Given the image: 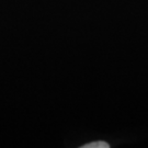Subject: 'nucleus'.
Listing matches in <instances>:
<instances>
[{
    "instance_id": "f257e3e1",
    "label": "nucleus",
    "mask_w": 148,
    "mask_h": 148,
    "mask_svg": "<svg viewBox=\"0 0 148 148\" xmlns=\"http://www.w3.org/2000/svg\"><path fill=\"white\" fill-rule=\"evenodd\" d=\"M110 145L106 142H93V143H89L87 145H84L82 148H109Z\"/></svg>"
}]
</instances>
